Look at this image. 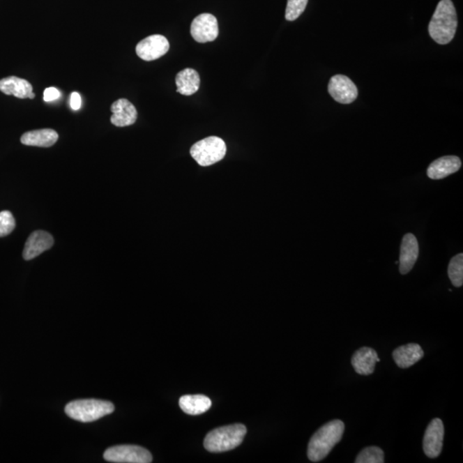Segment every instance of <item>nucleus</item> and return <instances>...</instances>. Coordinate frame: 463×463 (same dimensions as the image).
<instances>
[{
    "label": "nucleus",
    "mask_w": 463,
    "mask_h": 463,
    "mask_svg": "<svg viewBox=\"0 0 463 463\" xmlns=\"http://www.w3.org/2000/svg\"><path fill=\"white\" fill-rule=\"evenodd\" d=\"M345 425L342 420L328 422L312 437L308 443V455L310 461L317 462L324 460L331 451L341 441Z\"/></svg>",
    "instance_id": "nucleus-1"
},
{
    "label": "nucleus",
    "mask_w": 463,
    "mask_h": 463,
    "mask_svg": "<svg viewBox=\"0 0 463 463\" xmlns=\"http://www.w3.org/2000/svg\"><path fill=\"white\" fill-rule=\"evenodd\" d=\"M457 15L451 0H441L433 14L428 31L437 43L446 45L453 40L457 29Z\"/></svg>",
    "instance_id": "nucleus-2"
},
{
    "label": "nucleus",
    "mask_w": 463,
    "mask_h": 463,
    "mask_svg": "<svg viewBox=\"0 0 463 463\" xmlns=\"http://www.w3.org/2000/svg\"><path fill=\"white\" fill-rule=\"evenodd\" d=\"M246 432V427L242 424L216 428L205 437L204 446L210 453H225L241 446Z\"/></svg>",
    "instance_id": "nucleus-3"
},
{
    "label": "nucleus",
    "mask_w": 463,
    "mask_h": 463,
    "mask_svg": "<svg viewBox=\"0 0 463 463\" xmlns=\"http://www.w3.org/2000/svg\"><path fill=\"white\" fill-rule=\"evenodd\" d=\"M114 411L113 403L107 401L86 399L68 403L66 407L67 416L84 423L96 421Z\"/></svg>",
    "instance_id": "nucleus-4"
},
{
    "label": "nucleus",
    "mask_w": 463,
    "mask_h": 463,
    "mask_svg": "<svg viewBox=\"0 0 463 463\" xmlns=\"http://www.w3.org/2000/svg\"><path fill=\"white\" fill-rule=\"evenodd\" d=\"M190 155L202 167H208L225 158L227 145L222 138L208 137L197 142L190 149Z\"/></svg>",
    "instance_id": "nucleus-5"
},
{
    "label": "nucleus",
    "mask_w": 463,
    "mask_h": 463,
    "mask_svg": "<svg viewBox=\"0 0 463 463\" xmlns=\"http://www.w3.org/2000/svg\"><path fill=\"white\" fill-rule=\"evenodd\" d=\"M103 457L106 461L115 463H149L153 459L148 450L137 446L111 447Z\"/></svg>",
    "instance_id": "nucleus-6"
},
{
    "label": "nucleus",
    "mask_w": 463,
    "mask_h": 463,
    "mask_svg": "<svg viewBox=\"0 0 463 463\" xmlns=\"http://www.w3.org/2000/svg\"><path fill=\"white\" fill-rule=\"evenodd\" d=\"M190 35L199 43L214 42L219 35L218 20L210 13L199 15L190 25Z\"/></svg>",
    "instance_id": "nucleus-7"
},
{
    "label": "nucleus",
    "mask_w": 463,
    "mask_h": 463,
    "mask_svg": "<svg viewBox=\"0 0 463 463\" xmlns=\"http://www.w3.org/2000/svg\"><path fill=\"white\" fill-rule=\"evenodd\" d=\"M170 45L165 36L154 35L146 37L137 45L136 53L145 61H153L165 55Z\"/></svg>",
    "instance_id": "nucleus-8"
},
{
    "label": "nucleus",
    "mask_w": 463,
    "mask_h": 463,
    "mask_svg": "<svg viewBox=\"0 0 463 463\" xmlns=\"http://www.w3.org/2000/svg\"><path fill=\"white\" fill-rule=\"evenodd\" d=\"M328 91L335 102L342 104H350L358 97L356 85L350 78L344 75H335L328 83Z\"/></svg>",
    "instance_id": "nucleus-9"
},
{
    "label": "nucleus",
    "mask_w": 463,
    "mask_h": 463,
    "mask_svg": "<svg viewBox=\"0 0 463 463\" xmlns=\"http://www.w3.org/2000/svg\"><path fill=\"white\" fill-rule=\"evenodd\" d=\"M444 427L443 421L439 418L432 420L425 430L423 449L429 458H437L443 449Z\"/></svg>",
    "instance_id": "nucleus-10"
},
{
    "label": "nucleus",
    "mask_w": 463,
    "mask_h": 463,
    "mask_svg": "<svg viewBox=\"0 0 463 463\" xmlns=\"http://www.w3.org/2000/svg\"><path fill=\"white\" fill-rule=\"evenodd\" d=\"M54 238L46 231H35L25 243L22 257L25 260H31L47 251L54 245Z\"/></svg>",
    "instance_id": "nucleus-11"
},
{
    "label": "nucleus",
    "mask_w": 463,
    "mask_h": 463,
    "mask_svg": "<svg viewBox=\"0 0 463 463\" xmlns=\"http://www.w3.org/2000/svg\"><path fill=\"white\" fill-rule=\"evenodd\" d=\"M419 257V244L412 234H406L402 238L399 270L402 275L409 273Z\"/></svg>",
    "instance_id": "nucleus-12"
},
{
    "label": "nucleus",
    "mask_w": 463,
    "mask_h": 463,
    "mask_svg": "<svg viewBox=\"0 0 463 463\" xmlns=\"http://www.w3.org/2000/svg\"><path fill=\"white\" fill-rule=\"evenodd\" d=\"M111 123L115 126L125 127L135 124L137 112L133 104L126 99L116 100L111 107Z\"/></svg>",
    "instance_id": "nucleus-13"
},
{
    "label": "nucleus",
    "mask_w": 463,
    "mask_h": 463,
    "mask_svg": "<svg viewBox=\"0 0 463 463\" xmlns=\"http://www.w3.org/2000/svg\"><path fill=\"white\" fill-rule=\"evenodd\" d=\"M0 91L20 99H33L36 97L31 84L17 77H8L0 80Z\"/></svg>",
    "instance_id": "nucleus-14"
},
{
    "label": "nucleus",
    "mask_w": 463,
    "mask_h": 463,
    "mask_svg": "<svg viewBox=\"0 0 463 463\" xmlns=\"http://www.w3.org/2000/svg\"><path fill=\"white\" fill-rule=\"evenodd\" d=\"M377 362H380L378 354L374 349L367 347H361V349L357 350L352 357V360H351L354 371L358 374L363 376L372 374Z\"/></svg>",
    "instance_id": "nucleus-15"
},
{
    "label": "nucleus",
    "mask_w": 463,
    "mask_h": 463,
    "mask_svg": "<svg viewBox=\"0 0 463 463\" xmlns=\"http://www.w3.org/2000/svg\"><path fill=\"white\" fill-rule=\"evenodd\" d=\"M462 162L455 155L443 156L431 163L427 169V176L432 179H442L460 170Z\"/></svg>",
    "instance_id": "nucleus-16"
},
{
    "label": "nucleus",
    "mask_w": 463,
    "mask_h": 463,
    "mask_svg": "<svg viewBox=\"0 0 463 463\" xmlns=\"http://www.w3.org/2000/svg\"><path fill=\"white\" fill-rule=\"evenodd\" d=\"M392 356L398 367L406 369L419 362L424 357V351L419 344L409 343L395 349Z\"/></svg>",
    "instance_id": "nucleus-17"
},
{
    "label": "nucleus",
    "mask_w": 463,
    "mask_h": 463,
    "mask_svg": "<svg viewBox=\"0 0 463 463\" xmlns=\"http://www.w3.org/2000/svg\"><path fill=\"white\" fill-rule=\"evenodd\" d=\"M59 139V134L52 129L31 130L24 134L21 143L28 146L48 148L53 146Z\"/></svg>",
    "instance_id": "nucleus-18"
},
{
    "label": "nucleus",
    "mask_w": 463,
    "mask_h": 463,
    "mask_svg": "<svg viewBox=\"0 0 463 463\" xmlns=\"http://www.w3.org/2000/svg\"><path fill=\"white\" fill-rule=\"evenodd\" d=\"M177 92L183 96H192L199 89L200 76L197 70L186 68L177 74L175 78Z\"/></svg>",
    "instance_id": "nucleus-19"
},
{
    "label": "nucleus",
    "mask_w": 463,
    "mask_h": 463,
    "mask_svg": "<svg viewBox=\"0 0 463 463\" xmlns=\"http://www.w3.org/2000/svg\"><path fill=\"white\" fill-rule=\"evenodd\" d=\"M210 398L203 395H186L179 399V407L185 413L199 416L211 409Z\"/></svg>",
    "instance_id": "nucleus-20"
},
{
    "label": "nucleus",
    "mask_w": 463,
    "mask_h": 463,
    "mask_svg": "<svg viewBox=\"0 0 463 463\" xmlns=\"http://www.w3.org/2000/svg\"><path fill=\"white\" fill-rule=\"evenodd\" d=\"M448 275L451 283L455 287H460L463 284V254L460 253L450 260Z\"/></svg>",
    "instance_id": "nucleus-21"
},
{
    "label": "nucleus",
    "mask_w": 463,
    "mask_h": 463,
    "mask_svg": "<svg viewBox=\"0 0 463 463\" xmlns=\"http://www.w3.org/2000/svg\"><path fill=\"white\" fill-rule=\"evenodd\" d=\"M356 463H384V453L379 447L370 446L365 448L358 455Z\"/></svg>",
    "instance_id": "nucleus-22"
},
{
    "label": "nucleus",
    "mask_w": 463,
    "mask_h": 463,
    "mask_svg": "<svg viewBox=\"0 0 463 463\" xmlns=\"http://www.w3.org/2000/svg\"><path fill=\"white\" fill-rule=\"evenodd\" d=\"M308 0H287L285 17L287 21H294L304 13Z\"/></svg>",
    "instance_id": "nucleus-23"
},
{
    "label": "nucleus",
    "mask_w": 463,
    "mask_h": 463,
    "mask_svg": "<svg viewBox=\"0 0 463 463\" xmlns=\"http://www.w3.org/2000/svg\"><path fill=\"white\" fill-rule=\"evenodd\" d=\"M16 227V221L8 211L0 212V237H6L13 233Z\"/></svg>",
    "instance_id": "nucleus-24"
},
{
    "label": "nucleus",
    "mask_w": 463,
    "mask_h": 463,
    "mask_svg": "<svg viewBox=\"0 0 463 463\" xmlns=\"http://www.w3.org/2000/svg\"><path fill=\"white\" fill-rule=\"evenodd\" d=\"M61 96V92L57 89L50 87L45 89L44 91V100L47 103L53 102L57 100Z\"/></svg>",
    "instance_id": "nucleus-25"
},
{
    "label": "nucleus",
    "mask_w": 463,
    "mask_h": 463,
    "mask_svg": "<svg viewBox=\"0 0 463 463\" xmlns=\"http://www.w3.org/2000/svg\"><path fill=\"white\" fill-rule=\"evenodd\" d=\"M70 107H72L73 110L77 111L80 109L82 100L79 93L73 92V94L70 95Z\"/></svg>",
    "instance_id": "nucleus-26"
}]
</instances>
